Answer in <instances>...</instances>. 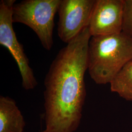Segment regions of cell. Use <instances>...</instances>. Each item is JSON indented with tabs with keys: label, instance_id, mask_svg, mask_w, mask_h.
<instances>
[{
	"label": "cell",
	"instance_id": "cell-1",
	"mask_svg": "<svg viewBox=\"0 0 132 132\" xmlns=\"http://www.w3.org/2000/svg\"><path fill=\"white\" fill-rule=\"evenodd\" d=\"M92 36L88 26L61 49L45 80L44 132H74L80 125L86 96L85 72Z\"/></svg>",
	"mask_w": 132,
	"mask_h": 132
},
{
	"label": "cell",
	"instance_id": "cell-2",
	"mask_svg": "<svg viewBox=\"0 0 132 132\" xmlns=\"http://www.w3.org/2000/svg\"><path fill=\"white\" fill-rule=\"evenodd\" d=\"M132 60V39L123 32L90 38L88 70L96 84H110Z\"/></svg>",
	"mask_w": 132,
	"mask_h": 132
},
{
	"label": "cell",
	"instance_id": "cell-3",
	"mask_svg": "<svg viewBox=\"0 0 132 132\" xmlns=\"http://www.w3.org/2000/svg\"><path fill=\"white\" fill-rule=\"evenodd\" d=\"M61 0H24L15 4L13 23L25 24L36 33L43 47L50 51L53 45L54 17Z\"/></svg>",
	"mask_w": 132,
	"mask_h": 132
},
{
	"label": "cell",
	"instance_id": "cell-4",
	"mask_svg": "<svg viewBox=\"0 0 132 132\" xmlns=\"http://www.w3.org/2000/svg\"><path fill=\"white\" fill-rule=\"evenodd\" d=\"M15 2V0L0 1V45L9 50L16 62L23 88L33 90L38 83L23 47L18 42L13 28L12 11Z\"/></svg>",
	"mask_w": 132,
	"mask_h": 132
},
{
	"label": "cell",
	"instance_id": "cell-5",
	"mask_svg": "<svg viewBox=\"0 0 132 132\" xmlns=\"http://www.w3.org/2000/svg\"><path fill=\"white\" fill-rule=\"evenodd\" d=\"M95 0H61L58 11V35L68 44L89 26Z\"/></svg>",
	"mask_w": 132,
	"mask_h": 132
},
{
	"label": "cell",
	"instance_id": "cell-6",
	"mask_svg": "<svg viewBox=\"0 0 132 132\" xmlns=\"http://www.w3.org/2000/svg\"><path fill=\"white\" fill-rule=\"evenodd\" d=\"M124 0H95L88 27L92 36L122 32Z\"/></svg>",
	"mask_w": 132,
	"mask_h": 132
},
{
	"label": "cell",
	"instance_id": "cell-7",
	"mask_svg": "<svg viewBox=\"0 0 132 132\" xmlns=\"http://www.w3.org/2000/svg\"><path fill=\"white\" fill-rule=\"evenodd\" d=\"M26 123L14 99L0 97V132H24Z\"/></svg>",
	"mask_w": 132,
	"mask_h": 132
},
{
	"label": "cell",
	"instance_id": "cell-8",
	"mask_svg": "<svg viewBox=\"0 0 132 132\" xmlns=\"http://www.w3.org/2000/svg\"><path fill=\"white\" fill-rule=\"evenodd\" d=\"M110 89L123 99L132 101V60L112 80Z\"/></svg>",
	"mask_w": 132,
	"mask_h": 132
},
{
	"label": "cell",
	"instance_id": "cell-9",
	"mask_svg": "<svg viewBox=\"0 0 132 132\" xmlns=\"http://www.w3.org/2000/svg\"><path fill=\"white\" fill-rule=\"evenodd\" d=\"M122 32L132 39V0H124Z\"/></svg>",
	"mask_w": 132,
	"mask_h": 132
},
{
	"label": "cell",
	"instance_id": "cell-10",
	"mask_svg": "<svg viewBox=\"0 0 132 132\" xmlns=\"http://www.w3.org/2000/svg\"></svg>",
	"mask_w": 132,
	"mask_h": 132
}]
</instances>
